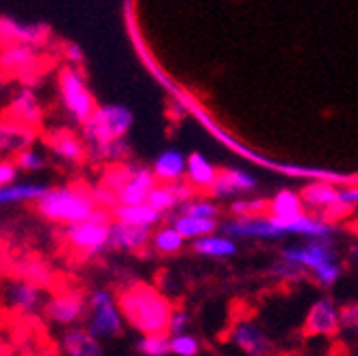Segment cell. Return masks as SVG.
Returning a JSON list of instances; mask_svg holds the SVG:
<instances>
[{
  "label": "cell",
  "mask_w": 358,
  "mask_h": 356,
  "mask_svg": "<svg viewBox=\"0 0 358 356\" xmlns=\"http://www.w3.org/2000/svg\"><path fill=\"white\" fill-rule=\"evenodd\" d=\"M117 305L124 322L141 335H156L169 331L173 314L171 301L145 282H132L117 290Z\"/></svg>",
  "instance_id": "cell-1"
},
{
  "label": "cell",
  "mask_w": 358,
  "mask_h": 356,
  "mask_svg": "<svg viewBox=\"0 0 358 356\" xmlns=\"http://www.w3.org/2000/svg\"><path fill=\"white\" fill-rule=\"evenodd\" d=\"M96 209H101L94 201L92 190L85 186H60V188H50L38 203L36 211L50 222L56 225H77L92 215Z\"/></svg>",
  "instance_id": "cell-2"
},
{
  "label": "cell",
  "mask_w": 358,
  "mask_h": 356,
  "mask_svg": "<svg viewBox=\"0 0 358 356\" xmlns=\"http://www.w3.org/2000/svg\"><path fill=\"white\" fill-rule=\"evenodd\" d=\"M134 124V113L126 105H101L83 128V143L87 154L94 156L115 143L126 141V135Z\"/></svg>",
  "instance_id": "cell-3"
},
{
  "label": "cell",
  "mask_w": 358,
  "mask_h": 356,
  "mask_svg": "<svg viewBox=\"0 0 358 356\" xmlns=\"http://www.w3.org/2000/svg\"><path fill=\"white\" fill-rule=\"evenodd\" d=\"M101 186H105L115 194L117 205L130 207V205H145L152 190L158 186V180L148 166H137V164L130 166L117 162L107 169Z\"/></svg>",
  "instance_id": "cell-4"
},
{
  "label": "cell",
  "mask_w": 358,
  "mask_h": 356,
  "mask_svg": "<svg viewBox=\"0 0 358 356\" xmlns=\"http://www.w3.org/2000/svg\"><path fill=\"white\" fill-rule=\"evenodd\" d=\"M111 218H113L111 211L96 209L87 220L64 227L66 245L83 260L101 256L105 250L111 248V225H113Z\"/></svg>",
  "instance_id": "cell-5"
},
{
  "label": "cell",
  "mask_w": 358,
  "mask_h": 356,
  "mask_svg": "<svg viewBox=\"0 0 358 356\" xmlns=\"http://www.w3.org/2000/svg\"><path fill=\"white\" fill-rule=\"evenodd\" d=\"M58 92H60V101L64 111L71 115L73 122L77 124H85L90 118L94 115V111L99 109L94 94L90 92L85 75L79 66H71L64 64L58 73Z\"/></svg>",
  "instance_id": "cell-6"
},
{
  "label": "cell",
  "mask_w": 358,
  "mask_h": 356,
  "mask_svg": "<svg viewBox=\"0 0 358 356\" xmlns=\"http://www.w3.org/2000/svg\"><path fill=\"white\" fill-rule=\"evenodd\" d=\"M124 316L117 305V297L107 288H96L87 294V320L85 329L99 341L115 339L124 333Z\"/></svg>",
  "instance_id": "cell-7"
},
{
  "label": "cell",
  "mask_w": 358,
  "mask_h": 356,
  "mask_svg": "<svg viewBox=\"0 0 358 356\" xmlns=\"http://www.w3.org/2000/svg\"><path fill=\"white\" fill-rule=\"evenodd\" d=\"M52 41V28L41 22H20L11 15H0V50L28 45L43 50Z\"/></svg>",
  "instance_id": "cell-8"
},
{
  "label": "cell",
  "mask_w": 358,
  "mask_h": 356,
  "mask_svg": "<svg viewBox=\"0 0 358 356\" xmlns=\"http://www.w3.org/2000/svg\"><path fill=\"white\" fill-rule=\"evenodd\" d=\"M220 233L231 239H258V241H275L288 237L286 231L268 215H252V218H229L220 222Z\"/></svg>",
  "instance_id": "cell-9"
},
{
  "label": "cell",
  "mask_w": 358,
  "mask_h": 356,
  "mask_svg": "<svg viewBox=\"0 0 358 356\" xmlns=\"http://www.w3.org/2000/svg\"><path fill=\"white\" fill-rule=\"evenodd\" d=\"M280 258L299 264L309 276L316 269H320V266L339 260L335 241H309V239H299L294 243L284 245L280 250Z\"/></svg>",
  "instance_id": "cell-10"
},
{
  "label": "cell",
  "mask_w": 358,
  "mask_h": 356,
  "mask_svg": "<svg viewBox=\"0 0 358 356\" xmlns=\"http://www.w3.org/2000/svg\"><path fill=\"white\" fill-rule=\"evenodd\" d=\"M43 314L52 325L75 329L87 318V297L75 290H64L50 297L43 305Z\"/></svg>",
  "instance_id": "cell-11"
},
{
  "label": "cell",
  "mask_w": 358,
  "mask_h": 356,
  "mask_svg": "<svg viewBox=\"0 0 358 356\" xmlns=\"http://www.w3.org/2000/svg\"><path fill=\"white\" fill-rule=\"evenodd\" d=\"M43 71V58L41 50L28 48V45H17L9 50H0V73L5 77H13L22 83H32Z\"/></svg>",
  "instance_id": "cell-12"
},
{
  "label": "cell",
  "mask_w": 358,
  "mask_h": 356,
  "mask_svg": "<svg viewBox=\"0 0 358 356\" xmlns=\"http://www.w3.org/2000/svg\"><path fill=\"white\" fill-rule=\"evenodd\" d=\"M229 339L245 356H273L275 352L271 335L252 318H237L229 331Z\"/></svg>",
  "instance_id": "cell-13"
},
{
  "label": "cell",
  "mask_w": 358,
  "mask_h": 356,
  "mask_svg": "<svg viewBox=\"0 0 358 356\" xmlns=\"http://www.w3.org/2000/svg\"><path fill=\"white\" fill-rule=\"evenodd\" d=\"M299 194L307 213L320 215L327 220L345 213L341 207V188H335L329 182H311Z\"/></svg>",
  "instance_id": "cell-14"
},
{
  "label": "cell",
  "mask_w": 358,
  "mask_h": 356,
  "mask_svg": "<svg viewBox=\"0 0 358 356\" xmlns=\"http://www.w3.org/2000/svg\"><path fill=\"white\" fill-rule=\"evenodd\" d=\"M339 305L335 303L333 297H320L313 301V305L309 307L307 316H305V325H303V333L307 337H333L339 333Z\"/></svg>",
  "instance_id": "cell-15"
},
{
  "label": "cell",
  "mask_w": 358,
  "mask_h": 356,
  "mask_svg": "<svg viewBox=\"0 0 358 356\" xmlns=\"http://www.w3.org/2000/svg\"><path fill=\"white\" fill-rule=\"evenodd\" d=\"M3 120L30 130H38L43 126V107L32 87L24 85L11 97L9 105L3 111Z\"/></svg>",
  "instance_id": "cell-16"
},
{
  "label": "cell",
  "mask_w": 358,
  "mask_h": 356,
  "mask_svg": "<svg viewBox=\"0 0 358 356\" xmlns=\"http://www.w3.org/2000/svg\"><path fill=\"white\" fill-rule=\"evenodd\" d=\"M275 220V218H273ZM278 225L286 231L288 237L309 239V241H335V227L333 222L313 213H303L292 220H275Z\"/></svg>",
  "instance_id": "cell-17"
},
{
  "label": "cell",
  "mask_w": 358,
  "mask_h": 356,
  "mask_svg": "<svg viewBox=\"0 0 358 356\" xmlns=\"http://www.w3.org/2000/svg\"><path fill=\"white\" fill-rule=\"evenodd\" d=\"M256 186H258V180L252 173H248L243 169H237V166H231V169H222L220 171L217 180L211 186L209 194H211V199H220V201H224V199H233L235 201L241 194H248V192L256 190Z\"/></svg>",
  "instance_id": "cell-18"
},
{
  "label": "cell",
  "mask_w": 358,
  "mask_h": 356,
  "mask_svg": "<svg viewBox=\"0 0 358 356\" xmlns=\"http://www.w3.org/2000/svg\"><path fill=\"white\" fill-rule=\"evenodd\" d=\"M196 197V192L192 190V186L186 182H179V184H158L150 199H148V205L158 211L160 215H166L175 209H182L188 201H192Z\"/></svg>",
  "instance_id": "cell-19"
},
{
  "label": "cell",
  "mask_w": 358,
  "mask_h": 356,
  "mask_svg": "<svg viewBox=\"0 0 358 356\" xmlns=\"http://www.w3.org/2000/svg\"><path fill=\"white\" fill-rule=\"evenodd\" d=\"M188 171V156L182 150H164L156 156L152 164V173L158 180V184H179L186 180Z\"/></svg>",
  "instance_id": "cell-20"
},
{
  "label": "cell",
  "mask_w": 358,
  "mask_h": 356,
  "mask_svg": "<svg viewBox=\"0 0 358 356\" xmlns=\"http://www.w3.org/2000/svg\"><path fill=\"white\" fill-rule=\"evenodd\" d=\"M45 143L54 152L56 158H60L62 162L69 164H79L85 156H87V145L75 135V132L62 128V130H52L48 137H45Z\"/></svg>",
  "instance_id": "cell-21"
},
{
  "label": "cell",
  "mask_w": 358,
  "mask_h": 356,
  "mask_svg": "<svg viewBox=\"0 0 358 356\" xmlns=\"http://www.w3.org/2000/svg\"><path fill=\"white\" fill-rule=\"evenodd\" d=\"M5 303L20 314H32L43 305V290L24 280H11L5 288Z\"/></svg>",
  "instance_id": "cell-22"
},
{
  "label": "cell",
  "mask_w": 358,
  "mask_h": 356,
  "mask_svg": "<svg viewBox=\"0 0 358 356\" xmlns=\"http://www.w3.org/2000/svg\"><path fill=\"white\" fill-rule=\"evenodd\" d=\"M64 356H105L103 343L85 327L66 329L60 341Z\"/></svg>",
  "instance_id": "cell-23"
},
{
  "label": "cell",
  "mask_w": 358,
  "mask_h": 356,
  "mask_svg": "<svg viewBox=\"0 0 358 356\" xmlns=\"http://www.w3.org/2000/svg\"><path fill=\"white\" fill-rule=\"evenodd\" d=\"M152 233L150 229L141 227H130L115 222L111 225V248L120 252H143L145 248L152 245Z\"/></svg>",
  "instance_id": "cell-24"
},
{
  "label": "cell",
  "mask_w": 358,
  "mask_h": 356,
  "mask_svg": "<svg viewBox=\"0 0 358 356\" xmlns=\"http://www.w3.org/2000/svg\"><path fill=\"white\" fill-rule=\"evenodd\" d=\"M220 175V169L203 154L194 152L188 156V171H186V180L192 186L194 192H209L211 186L215 184Z\"/></svg>",
  "instance_id": "cell-25"
},
{
  "label": "cell",
  "mask_w": 358,
  "mask_h": 356,
  "mask_svg": "<svg viewBox=\"0 0 358 356\" xmlns=\"http://www.w3.org/2000/svg\"><path fill=\"white\" fill-rule=\"evenodd\" d=\"M36 139V130L11 124L0 118V154H22L30 150Z\"/></svg>",
  "instance_id": "cell-26"
},
{
  "label": "cell",
  "mask_w": 358,
  "mask_h": 356,
  "mask_svg": "<svg viewBox=\"0 0 358 356\" xmlns=\"http://www.w3.org/2000/svg\"><path fill=\"white\" fill-rule=\"evenodd\" d=\"M111 213H113L115 222H122V225H130V227L150 229V231H156L158 225L162 222V218H164L158 211H154L148 203L145 205H130V207L117 205Z\"/></svg>",
  "instance_id": "cell-27"
},
{
  "label": "cell",
  "mask_w": 358,
  "mask_h": 356,
  "mask_svg": "<svg viewBox=\"0 0 358 356\" xmlns=\"http://www.w3.org/2000/svg\"><path fill=\"white\" fill-rule=\"evenodd\" d=\"M50 186L43 182H22L0 188V205H22V203H38L48 194Z\"/></svg>",
  "instance_id": "cell-28"
},
{
  "label": "cell",
  "mask_w": 358,
  "mask_h": 356,
  "mask_svg": "<svg viewBox=\"0 0 358 356\" xmlns=\"http://www.w3.org/2000/svg\"><path fill=\"white\" fill-rule=\"evenodd\" d=\"M192 250L199 254V256H205V258H213V260H222V258H233L237 256L239 252V245L235 239L227 237V235H209V237H203L199 241L192 243Z\"/></svg>",
  "instance_id": "cell-29"
},
{
  "label": "cell",
  "mask_w": 358,
  "mask_h": 356,
  "mask_svg": "<svg viewBox=\"0 0 358 356\" xmlns=\"http://www.w3.org/2000/svg\"><path fill=\"white\" fill-rule=\"evenodd\" d=\"M171 225L186 241L192 243L203 237L215 235L220 231V220H203V218H188V215H175Z\"/></svg>",
  "instance_id": "cell-30"
},
{
  "label": "cell",
  "mask_w": 358,
  "mask_h": 356,
  "mask_svg": "<svg viewBox=\"0 0 358 356\" xmlns=\"http://www.w3.org/2000/svg\"><path fill=\"white\" fill-rule=\"evenodd\" d=\"M15 276L17 280H24L28 284H34L36 288H50L54 284V269L43 260L26 258L15 264Z\"/></svg>",
  "instance_id": "cell-31"
},
{
  "label": "cell",
  "mask_w": 358,
  "mask_h": 356,
  "mask_svg": "<svg viewBox=\"0 0 358 356\" xmlns=\"http://www.w3.org/2000/svg\"><path fill=\"white\" fill-rule=\"evenodd\" d=\"M305 213L301 194L294 190H280L268 199V215L275 220H292Z\"/></svg>",
  "instance_id": "cell-32"
},
{
  "label": "cell",
  "mask_w": 358,
  "mask_h": 356,
  "mask_svg": "<svg viewBox=\"0 0 358 356\" xmlns=\"http://www.w3.org/2000/svg\"><path fill=\"white\" fill-rule=\"evenodd\" d=\"M184 245H186V239L179 235V231L173 225L158 227L152 233V248L158 254H177L184 250Z\"/></svg>",
  "instance_id": "cell-33"
},
{
  "label": "cell",
  "mask_w": 358,
  "mask_h": 356,
  "mask_svg": "<svg viewBox=\"0 0 358 356\" xmlns=\"http://www.w3.org/2000/svg\"><path fill=\"white\" fill-rule=\"evenodd\" d=\"M177 215H188V218H203V220H217L220 215V205L213 199L207 197H194L192 201H188L182 209H179Z\"/></svg>",
  "instance_id": "cell-34"
},
{
  "label": "cell",
  "mask_w": 358,
  "mask_h": 356,
  "mask_svg": "<svg viewBox=\"0 0 358 356\" xmlns=\"http://www.w3.org/2000/svg\"><path fill=\"white\" fill-rule=\"evenodd\" d=\"M268 273H271L282 284H301L307 278V271L305 269H301L299 264L288 262L284 258H278L271 266H268Z\"/></svg>",
  "instance_id": "cell-35"
},
{
  "label": "cell",
  "mask_w": 358,
  "mask_h": 356,
  "mask_svg": "<svg viewBox=\"0 0 358 356\" xmlns=\"http://www.w3.org/2000/svg\"><path fill=\"white\" fill-rule=\"evenodd\" d=\"M137 352L141 356H169L171 354V337L169 333L141 335L137 341Z\"/></svg>",
  "instance_id": "cell-36"
},
{
  "label": "cell",
  "mask_w": 358,
  "mask_h": 356,
  "mask_svg": "<svg viewBox=\"0 0 358 356\" xmlns=\"http://www.w3.org/2000/svg\"><path fill=\"white\" fill-rule=\"evenodd\" d=\"M231 218H252L268 213V199H235L229 205Z\"/></svg>",
  "instance_id": "cell-37"
},
{
  "label": "cell",
  "mask_w": 358,
  "mask_h": 356,
  "mask_svg": "<svg viewBox=\"0 0 358 356\" xmlns=\"http://www.w3.org/2000/svg\"><path fill=\"white\" fill-rule=\"evenodd\" d=\"M339 333L358 343V303H348L339 309Z\"/></svg>",
  "instance_id": "cell-38"
},
{
  "label": "cell",
  "mask_w": 358,
  "mask_h": 356,
  "mask_svg": "<svg viewBox=\"0 0 358 356\" xmlns=\"http://www.w3.org/2000/svg\"><path fill=\"white\" fill-rule=\"evenodd\" d=\"M171 354L173 356H199L201 354V341L192 333L175 335V337H171Z\"/></svg>",
  "instance_id": "cell-39"
},
{
  "label": "cell",
  "mask_w": 358,
  "mask_h": 356,
  "mask_svg": "<svg viewBox=\"0 0 358 356\" xmlns=\"http://www.w3.org/2000/svg\"><path fill=\"white\" fill-rule=\"evenodd\" d=\"M341 273H343L341 262L337 260V262H329V264H324V266H320V269L313 271L311 280L316 282L318 286H322V288H331V286H335L339 282Z\"/></svg>",
  "instance_id": "cell-40"
},
{
  "label": "cell",
  "mask_w": 358,
  "mask_h": 356,
  "mask_svg": "<svg viewBox=\"0 0 358 356\" xmlns=\"http://www.w3.org/2000/svg\"><path fill=\"white\" fill-rule=\"evenodd\" d=\"M15 164H17V169H24V171H38L45 166V156L38 150L30 148L15 156Z\"/></svg>",
  "instance_id": "cell-41"
},
{
  "label": "cell",
  "mask_w": 358,
  "mask_h": 356,
  "mask_svg": "<svg viewBox=\"0 0 358 356\" xmlns=\"http://www.w3.org/2000/svg\"><path fill=\"white\" fill-rule=\"evenodd\" d=\"M190 314L186 309H173V314H171V320H169V335L175 337V335H184L188 333V327H190Z\"/></svg>",
  "instance_id": "cell-42"
},
{
  "label": "cell",
  "mask_w": 358,
  "mask_h": 356,
  "mask_svg": "<svg viewBox=\"0 0 358 356\" xmlns=\"http://www.w3.org/2000/svg\"><path fill=\"white\" fill-rule=\"evenodd\" d=\"M17 164L11 158H0V188L11 186L17 180Z\"/></svg>",
  "instance_id": "cell-43"
},
{
  "label": "cell",
  "mask_w": 358,
  "mask_h": 356,
  "mask_svg": "<svg viewBox=\"0 0 358 356\" xmlns=\"http://www.w3.org/2000/svg\"><path fill=\"white\" fill-rule=\"evenodd\" d=\"M62 54H64V58H66V62L71 66H79L85 60L83 48H79L77 43H64V45H62Z\"/></svg>",
  "instance_id": "cell-44"
},
{
  "label": "cell",
  "mask_w": 358,
  "mask_h": 356,
  "mask_svg": "<svg viewBox=\"0 0 358 356\" xmlns=\"http://www.w3.org/2000/svg\"><path fill=\"white\" fill-rule=\"evenodd\" d=\"M341 207H343L345 213H348L350 209L358 207V184H356V186L341 188Z\"/></svg>",
  "instance_id": "cell-45"
},
{
  "label": "cell",
  "mask_w": 358,
  "mask_h": 356,
  "mask_svg": "<svg viewBox=\"0 0 358 356\" xmlns=\"http://www.w3.org/2000/svg\"><path fill=\"white\" fill-rule=\"evenodd\" d=\"M350 260H352V262H358V245H354V248L350 250Z\"/></svg>",
  "instance_id": "cell-46"
}]
</instances>
